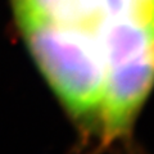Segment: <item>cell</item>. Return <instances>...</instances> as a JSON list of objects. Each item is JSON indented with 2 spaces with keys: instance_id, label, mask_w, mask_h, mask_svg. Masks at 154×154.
I'll return each instance as SVG.
<instances>
[{
  "instance_id": "6da1fadb",
  "label": "cell",
  "mask_w": 154,
  "mask_h": 154,
  "mask_svg": "<svg viewBox=\"0 0 154 154\" xmlns=\"http://www.w3.org/2000/svg\"><path fill=\"white\" fill-rule=\"evenodd\" d=\"M26 45L72 41L107 69L154 53V0H11Z\"/></svg>"
}]
</instances>
